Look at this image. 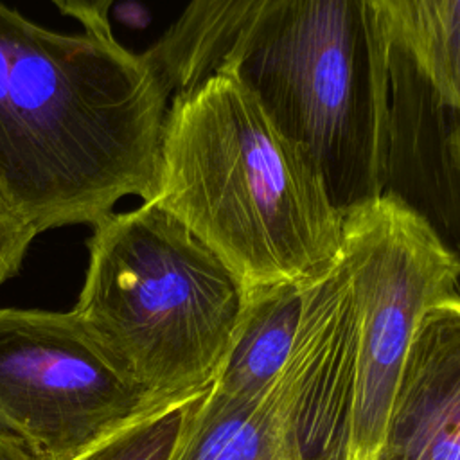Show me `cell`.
<instances>
[{
	"instance_id": "6da1fadb",
	"label": "cell",
	"mask_w": 460,
	"mask_h": 460,
	"mask_svg": "<svg viewBox=\"0 0 460 460\" xmlns=\"http://www.w3.org/2000/svg\"><path fill=\"white\" fill-rule=\"evenodd\" d=\"M167 97L142 52L0 2V198L38 232L153 199Z\"/></svg>"
},
{
	"instance_id": "7a4b0ae2",
	"label": "cell",
	"mask_w": 460,
	"mask_h": 460,
	"mask_svg": "<svg viewBox=\"0 0 460 460\" xmlns=\"http://www.w3.org/2000/svg\"><path fill=\"white\" fill-rule=\"evenodd\" d=\"M153 201L244 289L314 280L340 261L343 214L322 174L232 65L174 93Z\"/></svg>"
},
{
	"instance_id": "3957f363",
	"label": "cell",
	"mask_w": 460,
	"mask_h": 460,
	"mask_svg": "<svg viewBox=\"0 0 460 460\" xmlns=\"http://www.w3.org/2000/svg\"><path fill=\"white\" fill-rule=\"evenodd\" d=\"M392 45L377 0H266L223 61L341 214L385 189Z\"/></svg>"
},
{
	"instance_id": "277c9868",
	"label": "cell",
	"mask_w": 460,
	"mask_h": 460,
	"mask_svg": "<svg viewBox=\"0 0 460 460\" xmlns=\"http://www.w3.org/2000/svg\"><path fill=\"white\" fill-rule=\"evenodd\" d=\"M243 305L235 275L149 199L92 226L72 311L149 401L171 404L212 386Z\"/></svg>"
},
{
	"instance_id": "5b68a950",
	"label": "cell",
	"mask_w": 460,
	"mask_h": 460,
	"mask_svg": "<svg viewBox=\"0 0 460 460\" xmlns=\"http://www.w3.org/2000/svg\"><path fill=\"white\" fill-rule=\"evenodd\" d=\"M340 261L358 322L350 460H368L424 313L458 295L460 257L422 216L381 192L343 212Z\"/></svg>"
},
{
	"instance_id": "8992f818",
	"label": "cell",
	"mask_w": 460,
	"mask_h": 460,
	"mask_svg": "<svg viewBox=\"0 0 460 460\" xmlns=\"http://www.w3.org/2000/svg\"><path fill=\"white\" fill-rule=\"evenodd\" d=\"M160 406L74 311L0 309V431L36 460H75Z\"/></svg>"
},
{
	"instance_id": "52a82bcc",
	"label": "cell",
	"mask_w": 460,
	"mask_h": 460,
	"mask_svg": "<svg viewBox=\"0 0 460 460\" xmlns=\"http://www.w3.org/2000/svg\"><path fill=\"white\" fill-rule=\"evenodd\" d=\"M358 322L338 264L307 286L289 356L273 385L291 460H350Z\"/></svg>"
},
{
	"instance_id": "ba28073f",
	"label": "cell",
	"mask_w": 460,
	"mask_h": 460,
	"mask_svg": "<svg viewBox=\"0 0 460 460\" xmlns=\"http://www.w3.org/2000/svg\"><path fill=\"white\" fill-rule=\"evenodd\" d=\"M383 192L422 216L460 257V110L440 97L397 43Z\"/></svg>"
},
{
	"instance_id": "9c48e42d",
	"label": "cell",
	"mask_w": 460,
	"mask_h": 460,
	"mask_svg": "<svg viewBox=\"0 0 460 460\" xmlns=\"http://www.w3.org/2000/svg\"><path fill=\"white\" fill-rule=\"evenodd\" d=\"M368 460H460V295L424 313Z\"/></svg>"
},
{
	"instance_id": "30bf717a",
	"label": "cell",
	"mask_w": 460,
	"mask_h": 460,
	"mask_svg": "<svg viewBox=\"0 0 460 460\" xmlns=\"http://www.w3.org/2000/svg\"><path fill=\"white\" fill-rule=\"evenodd\" d=\"M311 282L244 289L241 318L212 392L244 402L261 401L271 392L289 356Z\"/></svg>"
},
{
	"instance_id": "8fae6325",
	"label": "cell",
	"mask_w": 460,
	"mask_h": 460,
	"mask_svg": "<svg viewBox=\"0 0 460 460\" xmlns=\"http://www.w3.org/2000/svg\"><path fill=\"white\" fill-rule=\"evenodd\" d=\"M169 460H291L273 388L253 402L234 401L208 388Z\"/></svg>"
},
{
	"instance_id": "7c38bea8",
	"label": "cell",
	"mask_w": 460,
	"mask_h": 460,
	"mask_svg": "<svg viewBox=\"0 0 460 460\" xmlns=\"http://www.w3.org/2000/svg\"><path fill=\"white\" fill-rule=\"evenodd\" d=\"M401 45L444 101L460 110V0H377Z\"/></svg>"
},
{
	"instance_id": "4fadbf2b",
	"label": "cell",
	"mask_w": 460,
	"mask_h": 460,
	"mask_svg": "<svg viewBox=\"0 0 460 460\" xmlns=\"http://www.w3.org/2000/svg\"><path fill=\"white\" fill-rule=\"evenodd\" d=\"M207 392L160 406L75 460H169L176 442Z\"/></svg>"
},
{
	"instance_id": "5bb4252c",
	"label": "cell",
	"mask_w": 460,
	"mask_h": 460,
	"mask_svg": "<svg viewBox=\"0 0 460 460\" xmlns=\"http://www.w3.org/2000/svg\"><path fill=\"white\" fill-rule=\"evenodd\" d=\"M40 232L0 198V284L14 277Z\"/></svg>"
},
{
	"instance_id": "9a60e30c",
	"label": "cell",
	"mask_w": 460,
	"mask_h": 460,
	"mask_svg": "<svg viewBox=\"0 0 460 460\" xmlns=\"http://www.w3.org/2000/svg\"><path fill=\"white\" fill-rule=\"evenodd\" d=\"M54 5L66 16L75 18L84 32L106 40L115 38L110 23V9L115 0H52Z\"/></svg>"
},
{
	"instance_id": "2e32d148",
	"label": "cell",
	"mask_w": 460,
	"mask_h": 460,
	"mask_svg": "<svg viewBox=\"0 0 460 460\" xmlns=\"http://www.w3.org/2000/svg\"><path fill=\"white\" fill-rule=\"evenodd\" d=\"M0 460H36L18 440L0 431Z\"/></svg>"
}]
</instances>
